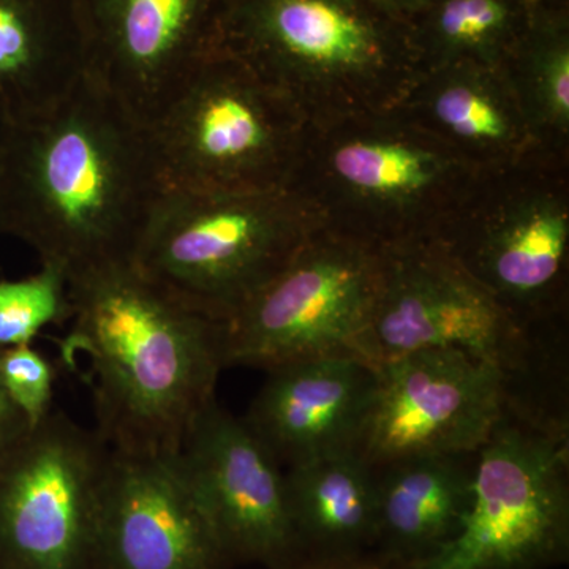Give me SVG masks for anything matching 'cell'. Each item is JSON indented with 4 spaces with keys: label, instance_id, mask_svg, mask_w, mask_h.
Returning a JSON list of instances; mask_svg holds the SVG:
<instances>
[{
    "label": "cell",
    "instance_id": "18",
    "mask_svg": "<svg viewBox=\"0 0 569 569\" xmlns=\"http://www.w3.org/2000/svg\"><path fill=\"white\" fill-rule=\"evenodd\" d=\"M425 13L427 48L441 67L473 62L489 69L512 50L531 14L520 0H436Z\"/></svg>",
    "mask_w": 569,
    "mask_h": 569
},
{
    "label": "cell",
    "instance_id": "10",
    "mask_svg": "<svg viewBox=\"0 0 569 569\" xmlns=\"http://www.w3.org/2000/svg\"><path fill=\"white\" fill-rule=\"evenodd\" d=\"M388 20L367 0H241L224 52L298 107L320 84L387 70L395 51Z\"/></svg>",
    "mask_w": 569,
    "mask_h": 569
},
{
    "label": "cell",
    "instance_id": "13",
    "mask_svg": "<svg viewBox=\"0 0 569 569\" xmlns=\"http://www.w3.org/2000/svg\"><path fill=\"white\" fill-rule=\"evenodd\" d=\"M266 372L242 421L280 466L356 451L376 389V365L318 358Z\"/></svg>",
    "mask_w": 569,
    "mask_h": 569
},
{
    "label": "cell",
    "instance_id": "12",
    "mask_svg": "<svg viewBox=\"0 0 569 569\" xmlns=\"http://www.w3.org/2000/svg\"><path fill=\"white\" fill-rule=\"evenodd\" d=\"M233 567L176 458L112 451L100 519V569Z\"/></svg>",
    "mask_w": 569,
    "mask_h": 569
},
{
    "label": "cell",
    "instance_id": "23",
    "mask_svg": "<svg viewBox=\"0 0 569 569\" xmlns=\"http://www.w3.org/2000/svg\"><path fill=\"white\" fill-rule=\"evenodd\" d=\"M56 367L32 346L0 348V387L13 406L39 426L54 410Z\"/></svg>",
    "mask_w": 569,
    "mask_h": 569
},
{
    "label": "cell",
    "instance_id": "1",
    "mask_svg": "<svg viewBox=\"0 0 569 569\" xmlns=\"http://www.w3.org/2000/svg\"><path fill=\"white\" fill-rule=\"evenodd\" d=\"M160 190L148 129L88 74L44 114L0 126V234L67 280L133 260Z\"/></svg>",
    "mask_w": 569,
    "mask_h": 569
},
{
    "label": "cell",
    "instance_id": "22",
    "mask_svg": "<svg viewBox=\"0 0 569 569\" xmlns=\"http://www.w3.org/2000/svg\"><path fill=\"white\" fill-rule=\"evenodd\" d=\"M69 280L56 266L36 274L0 280V348L32 346L47 326L70 321Z\"/></svg>",
    "mask_w": 569,
    "mask_h": 569
},
{
    "label": "cell",
    "instance_id": "6",
    "mask_svg": "<svg viewBox=\"0 0 569 569\" xmlns=\"http://www.w3.org/2000/svg\"><path fill=\"white\" fill-rule=\"evenodd\" d=\"M380 250L310 236L241 310L222 325L227 367L274 369L318 358L370 362Z\"/></svg>",
    "mask_w": 569,
    "mask_h": 569
},
{
    "label": "cell",
    "instance_id": "3",
    "mask_svg": "<svg viewBox=\"0 0 569 569\" xmlns=\"http://www.w3.org/2000/svg\"><path fill=\"white\" fill-rule=\"evenodd\" d=\"M313 236L291 189L160 190L133 263L213 321L230 320Z\"/></svg>",
    "mask_w": 569,
    "mask_h": 569
},
{
    "label": "cell",
    "instance_id": "16",
    "mask_svg": "<svg viewBox=\"0 0 569 569\" xmlns=\"http://www.w3.org/2000/svg\"><path fill=\"white\" fill-rule=\"evenodd\" d=\"M284 489L302 561L373 552L376 470L358 452H337L287 467Z\"/></svg>",
    "mask_w": 569,
    "mask_h": 569
},
{
    "label": "cell",
    "instance_id": "11",
    "mask_svg": "<svg viewBox=\"0 0 569 569\" xmlns=\"http://www.w3.org/2000/svg\"><path fill=\"white\" fill-rule=\"evenodd\" d=\"M176 460L231 563L266 569L302 563L282 466L242 418L213 400Z\"/></svg>",
    "mask_w": 569,
    "mask_h": 569
},
{
    "label": "cell",
    "instance_id": "7",
    "mask_svg": "<svg viewBox=\"0 0 569 569\" xmlns=\"http://www.w3.org/2000/svg\"><path fill=\"white\" fill-rule=\"evenodd\" d=\"M112 451L52 410L0 460V569H100Z\"/></svg>",
    "mask_w": 569,
    "mask_h": 569
},
{
    "label": "cell",
    "instance_id": "5",
    "mask_svg": "<svg viewBox=\"0 0 569 569\" xmlns=\"http://www.w3.org/2000/svg\"><path fill=\"white\" fill-rule=\"evenodd\" d=\"M569 557V430L503 411L458 537L422 569H549Z\"/></svg>",
    "mask_w": 569,
    "mask_h": 569
},
{
    "label": "cell",
    "instance_id": "4",
    "mask_svg": "<svg viewBox=\"0 0 569 569\" xmlns=\"http://www.w3.org/2000/svg\"><path fill=\"white\" fill-rule=\"evenodd\" d=\"M296 104L244 62L211 51L146 129L162 190L290 189Z\"/></svg>",
    "mask_w": 569,
    "mask_h": 569
},
{
    "label": "cell",
    "instance_id": "14",
    "mask_svg": "<svg viewBox=\"0 0 569 569\" xmlns=\"http://www.w3.org/2000/svg\"><path fill=\"white\" fill-rule=\"evenodd\" d=\"M477 452L421 456L373 468V552L410 569L436 559L462 529L473 496Z\"/></svg>",
    "mask_w": 569,
    "mask_h": 569
},
{
    "label": "cell",
    "instance_id": "2",
    "mask_svg": "<svg viewBox=\"0 0 569 569\" xmlns=\"http://www.w3.org/2000/svg\"><path fill=\"white\" fill-rule=\"evenodd\" d=\"M71 328L62 361L91 388L96 432L111 451L176 458L217 400L222 325L152 282L133 260L69 279Z\"/></svg>",
    "mask_w": 569,
    "mask_h": 569
},
{
    "label": "cell",
    "instance_id": "25",
    "mask_svg": "<svg viewBox=\"0 0 569 569\" xmlns=\"http://www.w3.org/2000/svg\"><path fill=\"white\" fill-rule=\"evenodd\" d=\"M291 569H410L402 565L392 563L376 552L362 556L348 557V559L310 560L302 561Z\"/></svg>",
    "mask_w": 569,
    "mask_h": 569
},
{
    "label": "cell",
    "instance_id": "21",
    "mask_svg": "<svg viewBox=\"0 0 569 569\" xmlns=\"http://www.w3.org/2000/svg\"><path fill=\"white\" fill-rule=\"evenodd\" d=\"M493 70L473 62L441 67L429 104L449 133L473 144L501 148L518 137V122Z\"/></svg>",
    "mask_w": 569,
    "mask_h": 569
},
{
    "label": "cell",
    "instance_id": "26",
    "mask_svg": "<svg viewBox=\"0 0 569 569\" xmlns=\"http://www.w3.org/2000/svg\"><path fill=\"white\" fill-rule=\"evenodd\" d=\"M367 2L395 20H408L425 13L436 0H367Z\"/></svg>",
    "mask_w": 569,
    "mask_h": 569
},
{
    "label": "cell",
    "instance_id": "15",
    "mask_svg": "<svg viewBox=\"0 0 569 569\" xmlns=\"http://www.w3.org/2000/svg\"><path fill=\"white\" fill-rule=\"evenodd\" d=\"M569 217L563 204L533 198L512 208L463 257H452L496 296L520 325L553 295L563 276Z\"/></svg>",
    "mask_w": 569,
    "mask_h": 569
},
{
    "label": "cell",
    "instance_id": "17",
    "mask_svg": "<svg viewBox=\"0 0 569 569\" xmlns=\"http://www.w3.org/2000/svg\"><path fill=\"white\" fill-rule=\"evenodd\" d=\"M84 74V50L51 28L43 0H0V126L50 111Z\"/></svg>",
    "mask_w": 569,
    "mask_h": 569
},
{
    "label": "cell",
    "instance_id": "19",
    "mask_svg": "<svg viewBox=\"0 0 569 569\" xmlns=\"http://www.w3.org/2000/svg\"><path fill=\"white\" fill-rule=\"evenodd\" d=\"M523 111L539 129H569V32L560 13L535 10L515 47Z\"/></svg>",
    "mask_w": 569,
    "mask_h": 569
},
{
    "label": "cell",
    "instance_id": "20",
    "mask_svg": "<svg viewBox=\"0 0 569 569\" xmlns=\"http://www.w3.org/2000/svg\"><path fill=\"white\" fill-rule=\"evenodd\" d=\"M331 167L351 192L381 203L422 197L443 174V160L419 146L389 140H350L332 152Z\"/></svg>",
    "mask_w": 569,
    "mask_h": 569
},
{
    "label": "cell",
    "instance_id": "8",
    "mask_svg": "<svg viewBox=\"0 0 569 569\" xmlns=\"http://www.w3.org/2000/svg\"><path fill=\"white\" fill-rule=\"evenodd\" d=\"M380 253L372 365L449 348L489 359L503 376L520 365L530 326L520 325L447 247L392 246Z\"/></svg>",
    "mask_w": 569,
    "mask_h": 569
},
{
    "label": "cell",
    "instance_id": "9",
    "mask_svg": "<svg viewBox=\"0 0 569 569\" xmlns=\"http://www.w3.org/2000/svg\"><path fill=\"white\" fill-rule=\"evenodd\" d=\"M356 452L372 468L477 452L505 411L500 367L463 350H426L376 366Z\"/></svg>",
    "mask_w": 569,
    "mask_h": 569
},
{
    "label": "cell",
    "instance_id": "24",
    "mask_svg": "<svg viewBox=\"0 0 569 569\" xmlns=\"http://www.w3.org/2000/svg\"><path fill=\"white\" fill-rule=\"evenodd\" d=\"M31 430L28 419L22 417L20 410L13 406V402L0 387V460L17 447L26 433Z\"/></svg>",
    "mask_w": 569,
    "mask_h": 569
}]
</instances>
